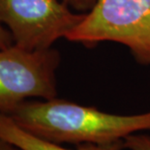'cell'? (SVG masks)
Returning <instances> with one entry per match:
<instances>
[{
  "label": "cell",
  "instance_id": "obj_8",
  "mask_svg": "<svg viewBox=\"0 0 150 150\" xmlns=\"http://www.w3.org/2000/svg\"><path fill=\"white\" fill-rule=\"evenodd\" d=\"M14 45L13 37L7 28L0 22V50L7 49Z\"/></svg>",
  "mask_w": 150,
  "mask_h": 150
},
{
  "label": "cell",
  "instance_id": "obj_5",
  "mask_svg": "<svg viewBox=\"0 0 150 150\" xmlns=\"http://www.w3.org/2000/svg\"><path fill=\"white\" fill-rule=\"evenodd\" d=\"M0 139L18 146L21 150H125L123 142L108 144H79L67 148L62 144L49 142L23 130L7 114L0 113Z\"/></svg>",
  "mask_w": 150,
  "mask_h": 150
},
{
  "label": "cell",
  "instance_id": "obj_9",
  "mask_svg": "<svg viewBox=\"0 0 150 150\" xmlns=\"http://www.w3.org/2000/svg\"><path fill=\"white\" fill-rule=\"evenodd\" d=\"M0 150H21L18 146L14 145L11 142H8L6 140L0 139Z\"/></svg>",
  "mask_w": 150,
  "mask_h": 150
},
{
  "label": "cell",
  "instance_id": "obj_7",
  "mask_svg": "<svg viewBox=\"0 0 150 150\" xmlns=\"http://www.w3.org/2000/svg\"><path fill=\"white\" fill-rule=\"evenodd\" d=\"M96 1L97 0H65V2L72 8L81 12H88L91 10Z\"/></svg>",
  "mask_w": 150,
  "mask_h": 150
},
{
  "label": "cell",
  "instance_id": "obj_2",
  "mask_svg": "<svg viewBox=\"0 0 150 150\" xmlns=\"http://www.w3.org/2000/svg\"><path fill=\"white\" fill-rule=\"evenodd\" d=\"M66 39L85 46L119 43L150 65V0H97Z\"/></svg>",
  "mask_w": 150,
  "mask_h": 150
},
{
  "label": "cell",
  "instance_id": "obj_6",
  "mask_svg": "<svg viewBox=\"0 0 150 150\" xmlns=\"http://www.w3.org/2000/svg\"><path fill=\"white\" fill-rule=\"evenodd\" d=\"M122 142L127 150H150V134L146 132L132 134Z\"/></svg>",
  "mask_w": 150,
  "mask_h": 150
},
{
  "label": "cell",
  "instance_id": "obj_1",
  "mask_svg": "<svg viewBox=\"0 0 150 150\" xmlns=\"http://www.w3.org/2000/svg\"><path fill=\"white\" fill-rule=\"evenodd\" d=\"M7 115L28 133L59 144H108L132 134L150 132V110L113 114L57 97L26 100Z\"/></svg>",
  "mask_w": 150,
  "mask_h": 150
},
{
  "label": "cell",
  "instance_id": "obj_3",
  "mask_svg": "<svg viewBox=\"0 0 150 150\" xmlns=\"http://www.w3.org/2000/svg\"><path fill=\"white\" fill-rule=\"evenodd\" d=\"M59 63L60 54L52 47L26 50L13 45L0 50V113L9 114L32 98H56Z\"/></svg>",
  "mask_w": 150,
  "mask_h": 150
},
{
  "label": "cell",
  "instance_id": "obj_4",
  "mask_svg": "<svg viewBox=\"0 0 150 150\" xmlns=\"http://www.w3.org/2000/svg\"><path fill=\"white\" fill-rule=\"evenodd\" d=\"M59 0H0V22L14 45L26 50H49L84 18Z\"/></svg>",
  "mask_w": 150,
  "mask_h": 150
}]
</instances>
